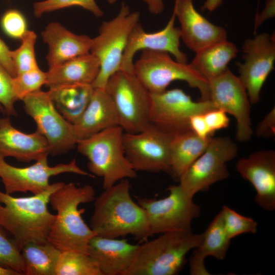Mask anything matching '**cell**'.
<instances>
[{"label":"cell","instance_id":"ee69618b","mask_svg":"<svg viewBox=\"0 0 275 275\" xmlns=\"http://www.w3.org/2000/svg\"><path fill=\"white\" fill-rule=\"evenodd\" d=\"M222 3L223 0H205L201 9L202 11L212 12L217 9Z\"/></svg>","mask_w":275,"mask_h":275},{"label":"cell","instance_id":"e0dca14e","mask_svg":"<svg viewBox=\"0 0 275 275\" xmlns=\"http://www.w3.org/2000/svg\"><path fill=\"white\" fill-rule=\"evenodd\" d=\"M176 18L173 11L165 27L154 33L145 32L141 24L138 23L129 35L120 69L134 73L133 58L136 52L144 49L167 52L172 54L177 61L187 63V55L180 48L181 33L180 29L175 26Z\"/></svg>","mask_w":275,"mask_h":275},{"label":"cell","instance_id":"7bdbcfd3","mask_svg":"<svg viewBox=\"0 0 275 275\" xmlns=\"http://www.w3.org/2000/svg\"><path fill=\"white\" fill-rule=\"evenodd\" d=\"M147 5L150 12L153 14H159L164 9V5L162 0H142Z\"/></svg>","mask_w":275,"mask_h":275},{"label":"cell","instance_id":"7a4b0ae2","mask_svg":"<svg viewBox=\"0 0 275 275\" xmlns=\"http://www.w3.org/2000/svg\"><path fill=\"white\" fill-rule=\"evenodd\" d=\"M64 184L56 182L40 194L24 197H14L0 190V226L20 250L31 242L47 241L56 218L48 209L49 198Z\"/></svg>","mask_w":275,"mask_h":275},{"label":"cell","instance_id":"bcb514c9","mask_svg":"<svg viewBox=\"0 0 275 275\" xmlns=\"http://www.w3.org/2000/svg\"><path fill=\"white\" fill-rule=\"evenodd\" d=\"M107 3L109 4H114L116 3L118 0H106Z\"/></svg>","mask_w":275,"mask_h":275},{"label":"cell","instance_id":"d4e9b609","mask_svg":"<svg viewBox=\"0 0 275 275\" xmlns=\"http://www.w3.org/2000/svg\"><path fill=\"white\" fill-rule=\"evenodd\" d=\"M100 68L98 59L90 52L49 68L46 85L49 88L70 85H91Z\"/></svg>","mask_w":275,"mask_h":275},{"label":"cell","instance_id":"4dcf8cb0","mask_svg":"<svg viewBox=\"0 0 275 275\" xmlns=\"http://www.w3.org/2000/svg\"><path fill=\"white\" fill-rule=\"evenodd\" d=\"M36 39V33L27 30L21 38L20 46L15 50H11V57L17 74L39 68L35 53Z\"/></svg>","mask_w":275,"mask_h":275},{"label":"cell","instance_id":"d6986e66","mask_svg":"<svg viewBox=\"0 0 275 275\" xmlns=\"http://www.w3.org/2000/svg\"><path fill=\"white\" fill-rule=\"evenodd\" d=\"M173 12L180 24L181 39L193 51L227 40L226 30L202 16L193 0H174Z\"/></svg>","mask_w":275,"mask_h":275},{"label":"cell","instance_id":"4fadbf2b","mask_svg":"<svg viewBox=\"0 0 275 275\" xmlns=\"http://www.w3.org/2000/svg\"><path fill=\"white\" fill-rule=\"evenodd\" d=\"M150 123L171 134L191 129L190 118L215 108L210 100L194 101L180 89L150 93Z\"/></svg>","mask_w":275,"mask_h":275},{"label":"cell","instance_id":"8d00e7d4","mask_svg":"<svg viewBox=\"0 0 275 275\" xmlns=\"http://www.w3.org/2000/svg\"><path fill=\"white\" fill-rule=\"evenodd\" d=\"M5 33L12 38L20 39L27 31L26 21L23 14L16 10L7 11L2 18Z\"/></svg>","mask_w":275,"mask_h":275},{"label":"cell","instance_id":"f6af8a7d","mask_svg":"<svg viewBox=\"0 0 275 275\" xmlns=\"http://www.w3.org/2000/svg\"><path fill=\"white\" fill-rule=\"evenodd\" d=\"M0 275H20V274L13 270L0 267Z\"/></svg>","mask_w":275,"mask_h":275},{"label":"cell","instance_id":"277c9868","mask_svg":"<svg viewBox=\"0 0 275 275\" xmlns=\"http://www.w3.org/2000/svg\"><path fill=\"white\" fill-rule=\"evenodd\" d=\"M202 233L172 231L139 244L133 262L125 275H175L186 262V255L201 243Z\"/></svg>","mask_w":275,"mask_h":275},{"label":"cell","instance_id":"ac0fdd59","mask_svg":"<svg viewBox=\"0 0 275 275\" xmlns=\"http://www.w3.org/2000/svg\"><path fill=\"white\" fill-rule=\"evenodd\" d=\"M236 169L255 188V202L263 209H275V152L263 150L238 160Z\"/></svg>","mask_w":275,"mask_h":275},{"label":"cell","instance_id":"f35d334b","mask_svg":"<svg viewBox=\"0 0 275 275\" xmlns=\"http://www.w3.org/2000/svg\"><path fill=\"white\" fill-rule=\"evenodd\" d=\"M275 133V109L274 107L265 116L258 124L256 134L262 138H270Z\"/></svg>","mask_w":275,"mask_h":275},{"label":"cell","instance_id":"74e56055","mask_svg":"<svg viewBox=\"0 0 275 275\" xmlns=\"http://www.w3.org/2000/svg\"><path fill=\"white\" fill-rule=\"evenodd\" d=\"M210 131L213 134L216 130L227 128L230 119L223 111L214 108L203 114Z\"/></svg>","mask_w":275,"mask_h":275},{"label":"cell","instance_id":"ab89813d","mask_svg":"<svg viewBox=\"0 0 275 275\" xmlns=\"http://www.w3.org/2000/svg\"><path fill=\"white\" fill-rule=\"evenodd\" d=\"M189 126L191 130L202 139H207L212 136L213 134L207 125L203 114L192 116L189 120Z\"/></svg>","mask_w":275,"mask_h":275},{"label":"cell","instance_id":"9a60e30c","mask_svg":"<svg viewBox=\"0 0 275 275\" xmlns=\"http://www.w3.org/2000/svg\"><path fill=\"white\" fill-rule=\"evenodd\" d=\"M242 63L237 62L240 80L246 89L250 103L260 99V93L274 68V34L262 33L246 39L242 45Z\"/></svg>","mask_w":275,"mask_h":275},{"label":"cell","instance_id":"836d02e7","mask_svg":"<svg viewBox=\"0 0 275 275\" xmlns=\"http://www.w3.org/2000/svg\"><path fill=\"white\" fill-rule=\"evenodd\" d=\"M46 82V72L40 68L17 74L13 78V88L17 100H22L29 94L40 90Z\"/></svg>","mask_w":275,"mask_h":275},{"label":"cell","instance_id":"60d3db41","mask_svg":"<svg viewBox=\"0 0 275 275\" xmlns=\"http://www.w3.org/2000/svg\"><path fill=\"white\" fill-rule=\"evenodd\" d=\"M11 50L0 38V64L13 77L17 75L16 70L10 55Z\"/></svg>","mask_w":275,"mask_h":275},{"label":"cell","instance_id":"7c38bea8","mask_svg":"<svg viewBox=\"0 0 275 275\" xmlns=\"http://www.w3.org/2000/svg\"><path fill=\"white\" fill-rule=\"evenodd\" d=\"M172 137V134L150 123L139 132H124L123 143L125 156L136 172H163L171 175Z\"/></svg>","mask_w":275,"mask_h":275},{"label":"cell","instance_id":"3957f363","mask_svg":"<svg viewBox=\"0 0 275 275\" xmlns=\"http://www.w3.org/2000/svg\"><path fill=\"white\" fill-rule=\"evenodd\" d=\"M95 199V189L89 184L79 187L72 182L65 183L54 191L50 196L49 203L57 214L47 241L61 252L88 254L89 242L96 234L82 217L85 209H79L78 207Z\"/></svg>","mask_w":275,"mask_h":275},{"label":"cell","instance_id":"9c48e42d","mask_svg":"<svg viewBox=\"0 0 275 275\" xmlns=\"http://www.w3.org/2000/svg\"><path fill=\"white\" fill-rule=\"evenodd\" d=\"M237 152V146L230 138L211 137L205 151L180 177L179 185L191 198L207 190L211 185L229 177L226 163Z\"/></svg>","mask_w":275,"mask_h":275},{"label":"cell","instance_id":"d6a6232c","mask_svg":"<svg viewBox=\"0 0 275 275\" xmlns=\"http://www.w3.org/2000/svg\"><path fill=\"white\" fill-rule=\"evenodd\" d=\"M221 211L225 229L229 239L240 234L257 232L258 224L253 218L242 215L225 205Z\"/></svg>","mask_w":275,"mask_h":275},{"label":"cell","instance_id":"f546056e","mask_svg":"<svg viewBox=\"0 0 275 275\" xmlns=\"http://www.w3.org/2000/svg\"><path fill=\"white\" fill-rule=\"evenodd\" d=\"M54 275H102L88 255L74 251L61 252Z\"/></svg>","mask_w":275,"mask_h":275},{"label":"cell","instance_id":"b9f144b4","mask_svg":"<svg viewBox=\"0 0 275 275\" xmlns=\"http://www.w3.org/2000/svg\"><path fill=\"white\" fill-rule=\"evenodd\" d=\"M275 15V0H266L265 6L260 14L256 15L254 22V31L266 20Z\"/></svg>","mask_w":275,"mask_h":275},{"label":"cell","instance_id":"5bb4252c","mask_svg":"<svg viewBox=\"0 0 275 275\" xmlns=\"http://www.w3.org/2000/svg\"><path fill=\"white\" fill-rule=\"evenodd\" d=\"M65 173L91 176L78 167L75 159L69 163L50 166L46 156L31 166L20 168L9 164L0 155V178L8 194L28 191L33 195L40 194L49 187L51 177Z\"/></svg>","mask_w":275,"mask_h":275},{"label":"cell","instance_id":"83f0119b","mask_svg":"<svg viewBox=\"0 0 275 275\" xmlns=\"http://www.w3.org/2000/svg\"><path fill=\"white\" fill-rule=\"evenodd\" d=\"M93 89L91 85H70L49 88L47 92L59 113L74 124L88 105Z\"/></svg>","mask_w":275,"mask_h":275},{"label":"cell","instance_id":"d590c367","mask_svg":"<svg viewBox=\"0 0 275 275\" xmlns=\"http://www.w3.org/2000/svg\"><path fill=\"white\" fill-rule=\"evenodd\" d=\"M13 78L0 64V111L7 116L17 115L15 103L17 99L13 91Z\"/></svg>","mask_w":275,"mask_h":275},{"label":"cell","instance_id":"f1b7e54d","mask_svg":"<svg viewBox=\"0 0 275 275\" xmlns=\"http://www.w3.org/2000/svg\"><path fill=\"white\" fill-rule=\"evenodd\" d=\"M61 253L60 250L48 241L25 244L21 250L23 274L54 275Z\"/></svg>","mask_w":275,"mask_h":275},{"label":"cell","instance_id":"2e32d148","mask_svg":"<svg viewBox=\"0 0 275 275\" xmlns=\"http://www.w3.org/2000/svg\"><path fill=\"white\" fill-rule=\"evenodd\" d=\"M209 83V100L215 108L234 117L236 120L237 140L240 142L248 141L253 132L250 102L246 89L238 76L228 68Z\"/></svg>","mask_w":275,"mask_h":275},{"label":"cell","instance_id":"484cf974","mask_svg":"<svg viewBox=\"0 0 275 275\" xmlns=\"http://www.w3.org/2000/svg\"><path fill=\"white\" fill-rule=\"evenodd\" d=\"M211 137L202 139L191 129L173 134L170 145L171 176L179 180L205 151Z\"/></svg>","mask_w":275,"mask_h":275},{"label":"cell","instance_id":"1f68e13d","mask_svg":"<svg viewBox=\"0 0 275 275\" xmlns=\"http://www.w3.org/2000/svg\"><path fill=\"white\" fill-rule=\"evenodd\" d=\"M0 226V267L23 274V263L21 250L14 238Z\"/></svg>","mask_w":275,"mask_h":275},{"label":"cell","instance_id":"8992f818","mask_svg":"<svg viewBox=\"0 0 275 275\" xmlns=\"http://www.w3.org/2000/svg\"><path fill=\"white\" fill-rule=\"evenodd\" d=\"M134 63V73L152 94L165 91L175 80L184 81L201 94V100H209V81L195 70L190 64L173 60L164 51L144 49Z\"/></svg>","mask_w":275,"mask_h":275},{"label":"cell","instance_id":"4316f807","mask_svg":"<svg viewBox=\"0 0 275 275\" xmlns=\"http://www.w3.org/2000/svg\"><path fill=\"white\" fill-rule=\"evenodd\" d=\"M238 50L232 42L223 40L197 52L190 65L201 75L210 81L223 74Z\"/></svg>","mask_w":275,"mask_h":275},{"label":"cell","instance_id":"6da1fadb","mask_svg":"<svg viewBox=\"0 0 275 275\" xmlns=\"http://www.w3.org/2000/svg\"><path fill=\"white\" fill-rule=\"evenodd\" d=\"M128 179H123L95 199L90 228L96 235L117 238L128 235L140 241L149 237V226L144 209L130 195Z\"/></svg>","mask_w":275,"mask_h":275},{"label":"cell","instance_id":"8fae6325","mask_svg":"<svg viewBox=\"0 0 275 275\" xmlns=\"http://www.w3.org/2000/svg\"><path fill=\"white\" fill-rule=\"evenodd\" d=\"M22 101L26 114L36 124V131L46 139L50 154H63L76 146L78 141L73 124L57 110L47 92L36 91Z\"/></svg>","mask_w":275,"mask_h":275},{"label":"cell","instance_id":"44dd1931","mask_svg":"<svg viewBox=\"0 0 275 275\" xmlns=\"http://www.w3.org/2000/svg\"><path fill=\"white\" fill-rule=\"evenodd\" d=\"M50 154L48 142L37 131L22 132L13 126L9 116L0 118V155L29 162Z\"/></svg>","mask_w":275,"mask_h":275},{"label":"cell","instance_id":"cb8c5ba5","mask_svg":"<svg viewBox=\"0 0 275 275\" xmlns=\"http://www.w3.org/2000/svg\"><path fill=\"white\" fill-rule=\"evenodd\" d=\"M201 243L195 249L189 259V271L191 275L211 274L205 266V259L213 257L224 260L227 254L231 239L228 237L220 211L202 233Z\"/></svg>","mask_w":275,"mask_h":275},{"label":"cell","instance_id":"ffe728a7","mask_svg":"<svg viewBox=\"0 0 275 275\" xmlns=\"http://www.w3.org/2000/svg\"><path fill=\"white\" fill-rule=\"evenodd\" d=\"M139 245L126 239L96 235L89 242L88 254L102 275H125L133 262Z\"/></svg>","mask_w":275,"mask_h":275},{"label":"cell","instance_id":"e575fe53","mask_svg":"<svg viewBox=\"0 0 275 275\" xmlns=\"http://www.w3.org/2000/svg\"><path fill=\"white\" fill-rule=\"evenodd\" d=\"M80 7L93 14L97 17L103 16V13L95 0H45L34 4V13L37 17L43 14L72 7Z\"/></svg>","mask_w":275,"mask_h":275},{"label":"cell","instance_id":"5b68a950","mask_svg":"<svg viewBox=\"0 0 275 275\" xmlns=\"http://www.w3.org/2000/svg\"><path fill=\"white\" fill-rule=\"evenodd\" d=\"M124 133L120 126H114L78 141L76 145L78 152L88 160L89 171L103 178V189L122 179L136 177V172L125 156Z\"/></svg>","mask_w":275,"mask_h":275},{"label":"cell","instance_id":"30bf717a","mask_svg":"<svg viewBox=\"0 0 275 275\" xmlns=\"http://www.w3.org/2000/svg\"><path fill=\"white\" fill-rule=\"evenodd\" d=\"M169 195L162 199L142 198L138 203L144 209L148 219L149 237L172 231H191L194 219L200 207L178 185L168 188Z\"/></svg>","mask_w":275,"mask_h":275},{"label":"cell","instance_id":"603a6c76","mask_svg":"<svg viewBox=\"0 0 275 275\" xmlns=\"http://www.w3.org/2000/svg\"><path fill=\"white\" fill-rule=\"evenodd\" d=\"M116 125H118L117 114L105 89L94 88L88 105L73 124L78 141Z\"/></svg>","mask_w":275,"mask_h":275},{"label":"cell","instance_id":"7402d4cb","mask_svg":"<svg viewBox=\"0 0 275 275\" xmlns=\"http://www.w3.org/2000/svg\"><path fill=\"white\" fill-rule=\"evenodd\" d=\"M41 35L49 47L46 57L49 68L90 52L92 38L75 34L59 23H49Z\"/></svg>","mask_w":275,"mask_h":275},{"label":"cell","instance_id":"52a82bcc","mask_svg":"<svg viewBox=\"0 0 275 275\" xmlns=\"http://www.w3.org/2000/svg\"><path fill=\"white\" fill-rule=\"evenodd\" d=\"M140 17L139 12H131L123 2L118 14L102 23L98 35L92 38L90 51L100 64L99 74L92 84L93 88H105L109 77L120 70L129 35L139 22Z\"/></svg>","mask_w":275,"mask_h":275},{"label":"cell","instance_id":"ba28073f","mask_svg":"<svg viewBox=\"0 0 275 275\" xmlns=\"http://www.w3.org/2000/svg\"><path fill=\"white\" fill-rule=\"evenodd\" d=\"M105 89L113 103L118 125L124 132H139L150 123V93L134 73L117 71Z\"/></svg>","mask_w":275,"mask_h":275}]
</instances>
